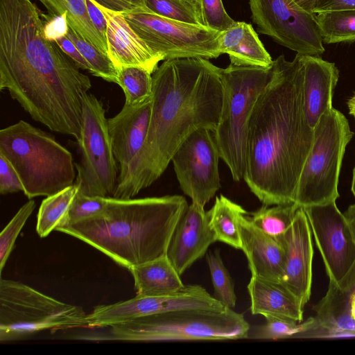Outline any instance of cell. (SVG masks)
<instances>
[{
  "instance_id": "60d3db41",
  "label": "cell",
  "mask_w": 355,
  "mask_h": 355,
  "mask_svg": "<svg viewBox=\"0 0 355 355\" xmlns=\"http://www.w3.org/2000/svg\"><path fill=\"white\" fill-rule=\"evenodd\" d=\"M96 6L107 10L125 13L138 8H143V0H91Z\"/></svg>"
},
{
  "instance_id": "ba28073f",
  "label": "cell",
  "mask_w": 355,
  "mask_h": 355,
  "mask_svg": "<svg viewBox=\"0 0 355 355\" xmlns=\"http://www.w3.org/2000/svg\"><path fill=\"white\" fill-rule=\"evenodd\" d=\"M353 135L346 117L334 107L320 118L297 184L294 202L300 207L336 201L339 197L342 161Z\"/></svg>"
},
{
  "instance_id": "52a82bcc",
  "label": "cell",
  "mask_w": 355,
  "mask_h": 355,
  "mask_svg": "<svg viewBox=\"0 0 355 355\" xmlns=\"http://www.w3.org/2000/svg\"><path fill=\"white\" fill-rule=\"evenodd\" d=\"M88 328L81 306L60 302L19 282L0 280V342L43 330Z\"/></svg>"
},
{
  "instance_id": "5b68a950",
  "label": "cell",
  "mask_w": 355,
  "mask_h": 355,
  "mask_svg": "<svg viewBox=\"0 0 355 355\" xmlns=\"http://www.w3.org/2000/svg\"><path fill=\"white\" fill-rule=\"evenodd\" d=\"M94 340L134 342L248 338L250 327L232 309H182L111 325Z\"/></svg>"
},
{
  "instance_id": "44dd1931",
  "label": "cell",
  "mask_w": 355,
  "mask_h": 355,
  "mask_svg": "<svg viewBox=\"0 0 355 355\" xmlns=\"http://www.w3.org/2000/svg\"><path fill=\"white\" fill-rule=\"evenodd\" d=\"M302 58L304 110L309 125L314 129L324 113L333 107L339 71L334 63L316 55H302Z\"/></svg>"
},
{
  "instance_id": "30bf717a",
  "label": "cell",
  "mask_w": 355,
  "mask_h": 355,
  "mask_svg": "<svg viewBox=\"0 0 355 355\" xmlns=\"http://www.w3.org/2000/svg\"><path fill=\"white\" fill-rule=\"evenodd\" d=\"M123 15L135 33L163 60L216 58L221 55V32L206 26L184 23L159 16L144 8Z\"/></svg>"
},
{
  "instance_id": "d6986e66",
  "label": "cell",
  "mask_w": 355,
  "mask_h": 355,
  "mask_svg": "<svg viewBox=\"0 0 355 355\" xmlns=\"http://www.w3.org/2000/svg\"><path fill=\"white\" fill-rule=\"evenodd\" d=\"M97 6L107 20L108 55L115 66L140 67L153 73L163 59L135 33L123 14Z\"/></svg>"
},
{
  "instance_id": "f35d334b",
  "label": "cell",
  "mask_w": 355,
  "mask_h": 355,
  "mask_svg": "<svg viewBox=\"0 0 355 355\" xmlns=\"http://www.w3.org/2000/svg\"><path fill=\"white\" fill-rule=\"evenodd\" d=\"M42 15L44 23L45 35L48 39L54 41L61 36L66 35L69 28L66 14L61 16L49 14Z\"/></svg>"
},
{
  "instance_id": "ac0fdd59",
  "label": "cell",
  "mask_w": 355,
  "mask_h": 355,
  "mask_svg": "<svg viewBox=\"0 0 355 355\" xmlns=\"http://www.w3.org/2000/svg\"><path fill=\"white\" fill-rule=\"evenodd\" d=\"M355 293V263L338 283L329 280L326 295L313 309L316 327L313 334L318 337L355 336V321L349 312Z\"/></svg>"
},
{
  "instance_id": "4316f807",
  "label": "cell",
  "mask_w": 355,
  "mask_h": 355,
  "mask_svg": "<svg viewBox=\"0 0 355 355\" xmlns=\"http://www.w3.org/2000/svg\"><path fill=\"white\" fill-rule=\"evenodd\" d=\"M76 184L42 200L37 214L36 230L40 237L65 225L73 201L78 191Z\"/></svg>"
},
{
  "instance_id": "4fadbf2b",
  "label": "cell",
  "mask_w": 355,
  "mask_h": 355,
  "mask_svg": "<svg viewBox=\"0 0 355 355\" xmlns=\"http://www.w3.org/2000/svg\"><path fill=\"white\" fill-rule=\"evenodd\" d=\"M218 301L200 285H184L180 291L160 296L137 295L108 305L96 306L87 314L88 327H108L135 318L182 309H222Z\"/></svg>"
},
{
  "instance_id": "d6a6232c",
  "label": "cell",
  "mask_w": 355,
  "mask_h": 355,
  "mask_svg": "<svg viewBox=\"0 0 355 355\" xmlns=\"http://www.w3.org/2000/svg\"><path fill=\"white\" fill-rule=\"evenodd\" d=\"M89 64L93 76L110 83H118V69L110 56L87 42L69 27L66 34Z\"/></svg>"
},
{
  "instance_id": "bcb514c9",
  "label": "cell",
  "mask_w": 355,
  "mask_h": 355,
  "mask_svg": "<svg viewBox=\"0 0 355 355\" xmlns=\"http://www.w3.org/2000/svg\"><path fill=\"white\" fill-rule=\"evenodd\" d=\"M347 106L349 108V112L351 115H352L355 119V94L354 96L348 101Z\"/></svg>"
},
{
  "instance_id": "ab89813d",
  "label": "cell",
  "mask_w": 355,
  "mask_h": 355,
  "mask_svg": "<svg viewBox=\"0 0 355 355\" xmlns=\"http://www.w3.org/2000/svg\"><path fill=\"white\" fill-rule=\"evenodd\" d=\"M54 41L58 44L62 51L76 63L79 69L87 70L91 73V66L67 35L61 36Z\"/></svg>"
},
{
  "instance_id": "ffe728a7",
  "label": "cell",
  "mask_w": 355,
  "mask_h": 355,
  "mask_svg": "<svg viewBox=\"0 0 355 355\" xmlns=\"http://www.w3.org/2000/svg\"><path fill=\"white\" fill-rule=\"evenodd\" d=\"M239 227L241 250L248 259L252 276L280 282L286 257L283 245L259 229L246 215L240 218Z\"/></svg>"
},
{
  "instance_id": "9c48e42d",
  "label": "cell",
  "mask_w": 355,
  "mask_h": 355,
  "mask_svg": "<svg viewBox=\"0 0 355 355\" xmlns=\"http://www.w3.org/2000/svg\"><path fill=\"white\" fill-rule=\"evenodd\" d=\"M82 128L77 140L80 160L75 163L78 191L87 196L112 197L117 184V165L103 103L94 94H82Z\"/></svg>"
},
{
  "instance_id": "f6af8a7d",
  "label": "cell",
  "mask_w": 355,
  "mask_h": 355,
  "mask_svg": "<svg viewBox=\"0 0 355 355\" xmlns=\"http://www.w3.org/2000/svg\"><path fill=\"white\" fill-rule=\"evenodd\" d=\"M298 7L303 9L305 11L313 12L314 6L317 0H291Z\"/></svg>"
},
{
  "instance_id": "7a4b0ae2",
  "label": "cell",
  "mask_w": 355,
  "mask_h": 355,
  "mask_svg": "<svg viewBox=\"0 0 355 355\" xmlns=\"http://www.w3.org/2000/svg\"><path fill=\"white\" fill-rule=\"evenodd\" d=\"M153 76L151 114L143 146L113 198L130 199L155 182L180 144L193 132H214L218 123L223 84L220 67L200 58L166 60Z\"/></svg>"
},
{
  "instance_id": "c3c4849f",
  "label": "cell",
  "mask_w": 355,
  "mask_h": 355,
  "mask_svg": "<svg viewBox=\"0 0 355 355\" xmlns=\"http://www.w3.org/2000/svg\"><path fill=\"white\" fill-rule=\"evenodd\" d=\"M352 192L355 197V167L353 170V176H352Z\"/></svg>"
},
{
  "instance_id": "9a60e30c",
  "label": "cell",
  "mask_w": 355,
  "mask_h": 355,
  "mask_svg": "<svg viewBox=\"0 0 355 355\" xmlns=\"http://www.w3.org/2000/svg\"><path fill=\"white\" fill-rule=\"evenodd\" d=\"M279 241L286 254L280 282L304 306L311 293L313 248L311 227L302 207L297 209L291 226Z\"/></svg>"
},
{
  "instance_id": "7402d4cb",
  "label": "cell",
  "mask_w": 355,
  "mask_h": 355,
  "mask_svg": "<svg viewBox=\"0 0 355 355\" xmlns=\"http://www.w3.org/2000/svg\"><path fill=\"white\" fill-rule=\"evenodd\" d=\"M247 288L252 314L302 321L304 306L280 282L251 276Z\"/></svg>"
},
{
  "instance_id": "d4e9b609",
  "label": "cell",
  "mask_w": 355,
  "mask_h": 355,
  "mask_svg": "<svg viewBox=\"0 0 355 355\" xmlns=\"http://www.w3.org/2000/svg\"><path fill=\"white\" fill-rule=\"evenodd\" d=\"M51 15H67L69 27L87 42L108 55L107 43L89 16L85 0H39Z\"/></svg>"
},
{
  "instance_id": "5bb4252c",
  "label": "cell",
  "mask_w": 355,
  "mask_h": 355,
  "mask_svg": "<svg viewBox=\"0 0 355 355\" xmlns=\"http://www.w3.org/2000/svg\"><path fill=\"white\" fill-rule=\"evenodd\" d=\"M329 280L338 283L355 263V242L336 201L302 207Z\"/></svg>"
},
{
  "instance_id": "7dc6e473",
  "label": "cell",
  "mask_w": 355,
  "mask_h": 355,
  "mask_svg": "<svg viewBox=\"0 0 355 355\" xmlns=\"http://www.w3.org/2000/svg\"><path fill=\"white\" fill-rule=\"evenodd\" d=\"M349 312L352 318L355 321V293L350 301Z\"/></svg>"
},
{
  "instance_id": "4dcf8cb0",
  "label": "cell",
  "mask_w": 355,
  "mask_h": 355,
  "mask_svg": "<svg viewBox=\"0 0 355 355\" xmlns=\"http://www.w3.org/2000/svg\"><path fill=\"white\" fill-rule=\"evenodd\" d=\"M266 323L256 327L248 338L254 339H282L307 336L315 326L314 318H309L305 322H297L291 319L277 317H266Z\"/></svg>"
},
{
  "instance_id": "cb8c5ba5",
  "label": "cell",
  "mask_w": 355,
  "mask_h": 355,
  "mask_svg": "<svg viewBox=\"0 0 355 355\" xmlns=\"http://www.w3.org/2000/svg\"><path fill=\"white\" fill-rule=\"evenodd\" d=\"M133 277L137 295L160 296L181 290L184 284L166 255L129 270Z\"/></svg>"
},
{
  "instance_id": "d590c367",
  "label": "cell",
  "mask_w": 355,
  "mask_h": 355,
  "mask_svg": "<svg viewBox=\"0 0 355 355\" xmlns=\"http://www.w3.org/2000/svg\"><path fill=\"white\" fill-rule=\"evenodd\" d=\"M110 197L90 196L85 195L78 191L70 208L67 222L65 225L73 224L101 214L106 209Z\"/></svg>"
},
{
  "instance_id": "2e32d148",
  "label": "cell",
  "mask_w": 355,
  "mask_h": 355,
  "mask_svg": "<svg viewBox=\"0 0 355 355\" xmlns=\"http://www.w3.org/2000/svg\"><path fill=\"white\" fill-rule=\"evenodd\" d=\"M216 241L208 212L204 207L191 202L176 225L166 256L182 275Z\"/></svg>"
},
{
  "instance_id": "8992f818",
  "label": "cell",
  "mask_w": 355,
  "mask_h": 355,
  "mask_svg": "<svg viewBox=\"0 0 355 355\" xmlns=\"http://www.w3.org/2000/svg\"><path fill=\"white\" fill-rule=\"evenodd\" d=\"M272 72V66L263 68L230 64L225 69L220 68L223 103L214 137L220 158L235 181L243 179L250 119L254 103L270 80Z\"/></svg>"
},
{
  "instance_id": "6da1fadb",
  "label": "cell",
  "mask_w": 355,
  "mask_h": 355,
  "mask_svg": "<svg viewBox=\"0 0 355 355\" xmlns=\"http://www.w3.org/2000/svg\"><path fill=\"white\" fill-rule=\"evenodd\" d=\"M272 76L256 101L246 138V184L266 205L295 202L313 141L304 110L302 55L273 61Z\"/></svg>"
},
{
  "instance_id": "603a6c76",
  "label": "cell",
  "mask_w": 355,
  "mask_h": 355,
  "mask_svg": "<svg viewBox=\"0 0 355 355\" xmlns=\"http://www.w3.org/2000/svg\"><path fill=\"white\" fill-rule=\"evenodd\" d=\"M219 48L221 54H227L235 66L268 68L273 64L274 60L252 25L244 21H236L221 32Z\"/></svg>"
},
{
  "instance_id": "7bdbcfd3",
  "label": "cell",
  "mask_w": 355,
  "mask_h": 355,
  "mask_svg": "<svg viewBox=\"0 0 355 355\" xmlns=\"http://www.w3.org/2000/svg\"><path fill=\"white\" fill-rule=\"evenodd\" d=\"M339 10H355V0H317L313 12Z\"/></svg>"
},
{
  "instance_id": "b9f144b4",
  "label": "cell",
  "mask_w": 355,
  "mask_h": 355,
  "mask_svg": "<svg viewBox=\"0 0 355 355\" xmlns=\"http://www.w3.org/2000/svg\"><path fill=\"white\" fill-rule=\"evenodd\" d=\"M90 19L98 34L107 43V20L101 9L91 0H85Z\"/></svg>"
},
{
  "instance_id": "74e56055",
  "label": "cell",
  "mask_w": 355,
  "mask_h": 355,
  "mask_svg": "<svg viewBox=\"0 0 355 355\" xmlns=\"http://www.w3.org/2000/svg\"><path fill=\"white\" fill-rule=\"evenodd\" d=\"M24 186L17 171L0 153V193L1 195L24 192Z\"/></svg>"
},
{
  "instance_id": "f546056e",
  "label": "cell",
  "mask_w": 355,
  "mask_h": 355,
  "mask_svg": "<svg viewBox=\"0 0 355 355\" xmlns=\"http://www.w3.org/2000/svg\"><path fill=\"white\" fill-rule=\"evenodd\" d=\"M117 69V85L124 92L125 105H138L152 98L153 73L135 66L121 67Z\"/></svg>"
},
{
  "instance_id": "8d00e7d4",
  "label": "cell",
  "mask_w": 355,
  "mask_h": 355,
  "mask_svg": "<svg viewBox=\"0 0 355 355\" xmlns=\"http://www.w3.org/2000/svg\"><path fill=\"white\" fill-rule=\"evenodd\" d=\"M200 4L206 26L223 32L236 22L227 13L222 0H200Z\"/></svg>"
},
{
  "instance_id": "f1b7e54d",
  "label": "cell",
  "mask_w": 355,
  "mask_h": 355,
  "mask_svg": "<svg viewBox=\"0 0 355 355\" xmlns=\"http://www.w3.org/2000/svg\"><path fill=\"white\" fill-rule=\"evenodd\" d=\"M299 208L295 202L272 207L263 205L249 218L262 232L279 241L291 226Z\"/></svg>"
},
{
  "instance_id": "836d02e7",
  "label": "cell",
  "mask_w": 355,
  "mask_h": 355,
  "mask_svg": "<svg viewBox=\"0 0 355 355\" xmlns=\"http://www.w3.org/2000/svg\"><path fill=\"white\" fill-rule=\"evenodd\" d=\"M206 261L214 287L213 297L227 308L235 307L236 295L234 282L223 263L220 249L216 248L213 252H209L206 255Z\"/></svg>"
},
{
  "instance_id": "1f68e13d",
  "label": "cell",
  "mask_w": 355,
  "mask_h": 355,
  "mask_svg": "<svg viewBox=\"0 0 355 355\" xmlns=\"http://www.w3.org/2000/svg\"><path fill=\"white\" fill-rule=\"evenodd\" d=\"M145 9L165 18L205 25L200 0H143Z\"/></svg>"
},
{
  "instance_id": "ee69618b",
  "label": "cell",
  "mask_w": 355,
  "mask_h": 355,
  "mask_svg": "<svg viewBox=\"0 0 355 355\" xmlns=\"http://www.w3.org/2000/svg\"><path fill=\"white\" fill-rule=\"evenodd\" d=\"M343 214L346 218L353 239L355 242V204L350 205Z\"/></svg>"
},
{
  "instance_id": "83f0119b",
  "label": "cell",
  "mask_w": 355,
  "mask_h": 355,
  "mask_svg": "<svg viewBox=\"0 0 355 355\" xmlns=\"http://www.w3.org/2000/svg\"><path fill=\"white\" fill-rule=\"evenodd\" d=\"M322 42L336 44L355 41V10L315 13Z\"/></svg>"
},
{
  "instance_id": "277c9868",
  "label": "cell",
  "mask_w": 355,
  "mask_h": 355,
  "mask_svg": "<svg viewBox=\"0 0 355 355\" xmlns=\"http://www.w3.org/2000/svg\"><path fill=\"white\" fill-rule=\"evenodd\" d=\"M0 153L17 171L29 200L54 195L75 182L72 154L52 135L24 121L0 130Z\"/></svg>"
},
{
  "instance_id": "484cf974",
  "label": "cell",
  "mask_w": 355,
  "mask_h": 355,
  "mask_svg": "<svg viewBox=\"0 0 355 355\" xmlns=\"http://www.w3.org/2000/svg\"><path fill=\"white\" fill-rule=\"evenodd\" d=\"M207 212L210 226L217 241L241 250L239 222L240 218L247 215L248 212L223 195L216 198L214 205Z\"/></svg>"
},
{
  "instance_id": "3957f363",
  "label": "cell",
  "mask_w": 355,
  "mask_h": 355,
  "mask_svg": "<svg viewBox=\"0 0 355 355\" xmlns=\"http://www.w3.org/2000/svg\"><path fill=\"white\" fill-rule=\"evenodd\" d=\"M188 206L179 195L110 197L101 214L57 231L84 241L130 270L166 255L176 225Z\"/></svg>"
},
{
  "instance_id": "8fae6325",
  "label": "cell",
  "mask_w": 355,
  "mask_h": 355,
  "mask_svg": "<svg viewBox=\"0 0 355 355\" xmlns=\"http://www.w3.org/2000/svg\"><path fill=\"white\" fill-rule=\"evenodd\" d=\"M258 31L297 53L318 55L324 51L315 13L291 0H249Z\"/></svg>"
},
{
  "instance_id": "7c38bea8",
  "label": "cell",
  "mask_w": 355,
  "mask_h": 355,
  "mask_svg": "<svg viewBox=\"0 0 355 355\" xmlns=\"http://www.w3.org/2000/svg\"><path fill=\"white\" fill-rule=\"evenodd\" d=\"M220 158L214 132L207 128L191 134L173 155L180 187L192 202L205 207L220 189Z\"/></svg>"
},
{
  "instance_id": "e0dca14e",
  "label": "cell",
  "mask_w": 355,
  "mask_h": 355,
  "mask_svg": "<svg viewBox=\"0 0 355 355\" xmlns=\"http://www.w3.org/2000/svg\"><path fill=\"white\" fill-rule=\"evenodd\" d=\"M151 107L152 98L138 105L124 104L118 114L107 119L112 150L119 166L118 180L124 176L144 145L149 127Z\"/></svg>"
},
{
  "instance_id": "e575fe53",
  "label": "cell",
  "mask_w": 355,
  "mask_h": 355,
  "mask_svg": "<svg viewBox=\"0 0 355 355\" xmlns=\"http://www.w3.org/2000/svg\"><path fill=\"white\" fill-rule=\"evenodd\" d=\"M35 207L33 200H29L18 210L0 234V271L2 272L16 239Z\"/></svg>"
}]
</instances>
